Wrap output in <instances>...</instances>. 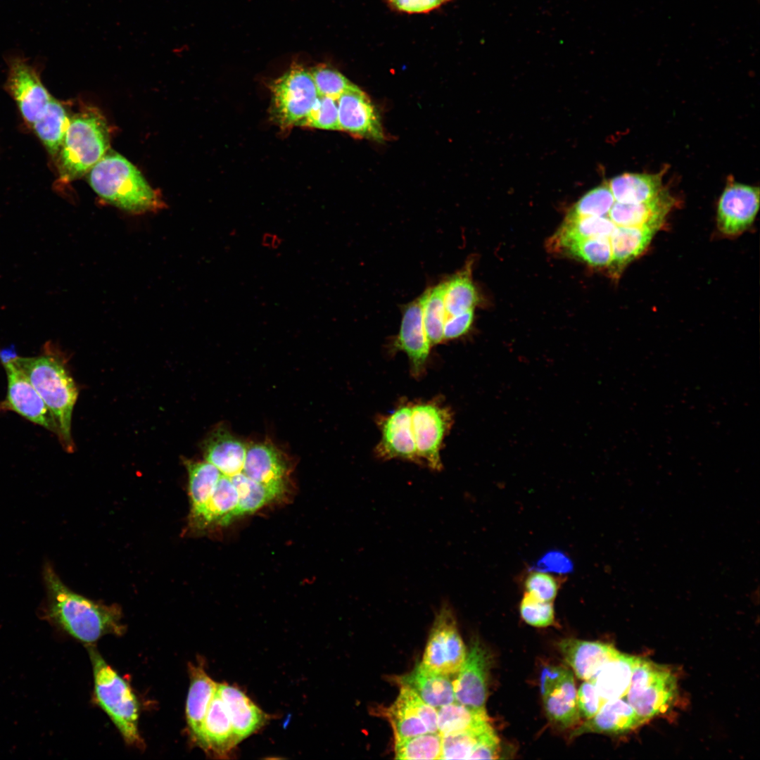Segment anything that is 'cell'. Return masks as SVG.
I'll list each match as a JSON object with an SVG mask.
<instances>
[{"label": "cell", "mask_w": 760, "mask_h": 760, "mask_svg": "<svg viewBox=\"0 0 760 760\" xmlns=\"http://www.w3.org/2000/svg\"><path fill=\"white\" fill-rule=\"evenodd\" d=\"M104 117L88 108L70 118L61 148L56 157L59 178L69 182L87 174L109 147Z\"/></svg>", "instance_id": "277c9868"}, {"label": "cell", "mask_w": 760, "mask_h": 760, "mask_svg": "<svg viewBox=\"0 0 760 760\" xmlns=\"http://www.w3.org/2000/svg\"><path fill=\"white\" fill-rule=\"evenodd\" d=\"M490 653L478 638H473L465 660L452 681L455 700L483 709L488 694Z\"/></svg>", "instance_id": "4fadbf2b"}, {"label": "cell", "mask_w": 760, "mask_h": 760, "mask_svg": "<svg viewBox=\"0 0 760 760\" xmlns=\"http://www.w3.org/2000/svg\"><path fill=\"white\" fill-rule=\"evenodd\" d=\"M4 367L7 376V392L5 399L0 402V412L13 411L58 436V427L50 410L29 379L13 362Z\"/></svg>", "instance_id": "7c38bea8"}, {"label": "cell", "mask_w": 760, "mask_h": 760, "mask_svg": "<svg viewBox=\"0 0 760 760\" xmlns=\"http://www.w3.org/2000/svg\"><path fill=\"white\" fill-rule=\"evenodd\" d=\"M472 262L452 275L445 283V307L447 316L460 314L474 309L479 296L473 283Z\"/></svg>", "instance_id": "e575fe53"}, {"label": "cell", "mask_w": 760, "mask_h": 760, "mask_svg": "<svg viewBox=\"0 0 760 760\" xmlns=\"http://www.w3.org/2000/svg\"><path fill=\"white\" fill-rule=\"evenodd\" d=\"M289 471L286 457L271 442L254 443L246 448L243 472L277 497L286 490Z\"/></svg>", "instance_id": "9a60e30c"}, {"label": "cell", "mask_w": 760, "mask_h": 760, "mask_svg": "<svg viewBox=\"0 0 760 760\" xmlns=\"http://www.w3.org/2000/svg\"><path fill=\"white\" fill-rule=\"evenodd\" d=\"M759 207V189L730 180L718 203L717 224L726 235L735 236L753 223Z\"/></svg>", "instance_id": "5bb4252c"}, {"label": "cell", "mask_w": 760, "mask_h": 760, "mask_svg": "<svg viewBox=\"0 0 760 760\" xmlns=\"http://www.w3.org/2000/svg\"><path fill=\"white\" fill-rule=\"evenodd\" d=\"M657 230L650 227L616 226L609 237L612 252L609 265L611 273L618 277L625 266L646 249Z\"/></svg>", "instance_id": "484cf974"}, {"label": "cell", "mask_w": 760, "mask_h": 760, "mask_svg": "<svg viewBox=\"0 0 760 760\" xmlns=\"http://www.w3.org/2000/svg\"><path fill=\"white\" fill-rule=\"evenodd\" d=\"M473 320L474 310L447 316L443 328V339L450 340L464 335L470 329Z\"/></svg>", "instance_id": "f907efd6"}, {"label": "cell", "mask_w": 760, "mask_h": 760, "mask_svg": "<svg viewBox=\"0 0 760 760\" xmlns=\"http://www.w3.org/2000/svg\"><path fill=\"white\" fill-rule=\"evenodd\" d=\"M538 570L552 571L560 574L569 573L573 568L570 559L563 552L551 551L546 553L538 562Z\"/></svg>", "instance_id": "f5cc1de1"}, {"label": "cell", "mask_w": 760, "mask_h": 760, "mask_svg": "<svg viewBox=\"0 0 760 760\" xmlns=\"http://www.w3.org/2000/svg\"><path fill=\"white\" fill-rule=\"evenodd\" d=\"M270 89L271 113L283 129L299 126L319 95L310 69L296 62L273 80Z\"/></svg>", "instance_id": "52a82bcc"}, {"label": "cell", "mask_w": 760, "mask_h": 760, "mask_svg": "<svg viewBox=\"0 0 760 760\" xmlns=\"http://www.w3.org/2000/svg\"><path fill=\"white\" fill-rule=\"evenodd\" d=\"M8 72L6 89L15 101L19 110L30 125L44 113L52 96L41 81L36 68L20 56L6 59Z\"/></svg>", "instance_id": "30bf717a"}, {"label": "cell", "mask_w": 760, "mask_h": 760, "mask_svg": "<svg viewBox=\"0 0 760 760\" xmlns=\"http://www.w3.org/2000/svg\"><path fill=\"white\" fill-rule=\"evenodd\" d=\"M18 357L13 346H11L9 348L0 349V361L3 366L13 362Z\"/></svg>", "instance_id": "11a10c76"}, {"label": "cell", "mask_w": 760, "mask_h": 760, "mask_svg": "<svg viewBox=\"0 0 760 760\" xmlns=\"http://www.w3.org/2000/svg\"><path fill=\"white\" fill-rule=\"evenodd\" d=\"M645 722L626 700V696L606 701L598 712L574 730L571 737L594 733L616 735L628 732Z\"/></svg>", "instance_id": "44dd1931"}, {"label": "cell", "mask_w": 760, "mask_h": 760, "mask_svg": "<svg viewBox=\"0 0 760 760\" xmlns=\"http://www.w3.org/2000/svg\"><path fill=\"white\" fill-rule=\"evenodd\" d=\"M396 759H440L442 736L439 733H426L395 742Z\"/></svg>", "instance_id": "f35d334b"}, {"label": "cell", "mask_w": 760, "mask_h": 760, "mask_svg": "<svg viewBox=\"0 0 760 760\" xmlns=\"http://www.w3.org/2000/svg\"><path fill=\"white\" fill-rule=\"evenodd\" d=\"M29 379L50 410L58 427V438L67 451L74 450L71 420L78 390L63 355L51 346L34 357H18L13 362Z\"/></svg>", "instance_id": "7a4b0ae2"}, {"label": "cell", "mask_w": 760, "mask_h": 760, "mask_svg": "<svg viewBox=\"0 0 760 760\" xmlns=\"http://www.w3.org/2000/svg\"><path fill=\"white\" fill-rule=\"evenodd\" d=\"M389 5L398 11L408 13L429 12L452 0H388Z\"/></svg>", "instance_id": "816d5d0a"}, {"label": "cell", "mask_w": 760, "mask_h": 760, "mask_svg": "<svg viewBox=\"0 0 760 760\" xmlns=\"http://www.w3.org/2000/svg\"><path fill=\"white\" fill-rule=\"evenodd\" d=\"M70 118L64 106L52 97L32 128L49 153L56 158L63 144Z\"/></svg>", "instance_id": "d6a6232c"}, {"label": "cell", "mask_w": 760, "mask_h": 760, "mask_svg": "<svg viewBox=\"0 0 760 760\" xmlns=\"http://www.w3.org/2000/svg\"><path fill=\"white\" fill-rule=\"evenodd\" d=\"M540 694L547 718L566 729L576 725L581 716L571 671L562 666H547L540 674Z\"/></svg>", "instance_id": "9c48e42d"}, {"label": "cell", "mask_w": 760, "mask_h": 760, "mask_svg": "<svg viewBox=\"0 0 760 760\" xmlns=\"http://www.w3.org/2000/svg\"><path fill=\"white\" fill-rule=\"evenodd\" d=\"M310 72L320 96L338 99L354 85L343 74L326 64H319Z\"/></svg>", "instance_id": "7bdbcfd3"}, {"label": "cell", "mask_w": 760, "mask_h": 760, "mask_svg": "<svg viewBox=\"0 0 760 760\" xmlns=\"http://www.w3.org/2000/svg\"><path fill=\"white\" fill-rule=\"evenodd\" d=\"M299 126L327 130H340L338 99L318 95Z\"/></svg>", "instance_id": "b9f144b4"}, {"label": "cell", "mask_w": 760, "mask_h": 760, "mask_svg": "<svg viewBox=\"0 0 760 760\" xmlns=\"http://www.w3.org/2000/svg\"><path fill=\"white\" fill-rule=\"evenodd\" d=\"M577 706L581 717L589 719L593 717L604 703L595 685L585 680L576 692Z\"/></svg>", "instance_id": "c3c4849f"}, {"label": "cell", "mask_w": 760, "mask_h": 760, "mask_svg": "<svg viewBox=\"0 0 760 760\" xmlns=\"http://www.w3.org/2000/svg\"><path fill=\"white\" fill-rule=\"evenodd\" d=\"M229 477L239 495L236 518L255 512L278 498L267 487L248 477L243 471Z\"/></svg>", "instance_id": "74e56055"}, {"label": "cell", "mask_w": 760, "mask_h": 760, "mask_svg": "<svg viewBox=\"0 0 760 760\" xmlns=\"http://www.w3.org/2000/svg\"><path fill=\"white\" fill-rule=\"evenodd\" d=\"M411 415V406L403 405L380 422L381 438L376 450L379 457L421 462L417 452Z\"/></svg>", "instance_id": "e0dca14e"}, {"label": "cell", "mask_w": 760, "mask_h": 760, "mask_svg": "<svg viewBox=\"0 0 760 760\" xmlns=\"http://www.w3.org/2000/svg\"><path fill=\"white\" fill-rule=\"evenodd\" d=\"M558 648L576 676L583 680H590L603 664L619 653L609 644L576 638L562 640Z\"/></svg>", "instance_id": "d6986e66"}, {"label": "cell", "mask_w": 760, "mask_h": 760, "mask_svg": "<svg viewBox=\"0 0 760 760\" xmlns=\"http://www.w3.org/2000/svg\"><path fill=\"white\" fill-rule=\"evenodd\" d=\"M636 659L619 652L603 664L590 680L604 702L626 696Z\"/></svg>", "instance_id": "f1b7e54d"}, {"label": "cell", "mask_w": 760, "mask_h": 760, "mask_svg": "<svg viewBox=\"0 0 760 760\" xmlns=\"http://www.w3.org/2000/svg\"><path fill=\"white\" fill-rule=\"evenodd\" d=\"M239 493L229 476L221 474L199 517L192 523L199 528L226 525L236 518Z\"/></svg>", "instance_id": "83f0119b"}, {"label": "cell", "mask_w": 760, "mask_h": 760, "mask_svg": "<svg viewBox=\"0 0 760 760\" xmlns=\"http://www.w3.org/2000/svg\"><path fill=\"white\" fill-rule=\"evenodd\" d=\"M203 450L205 460L221 474L231 476L243 471L246 446L224 427L219 426L210 433Z\"/></svg>", "instance_id": "cb8c5ba5"}, {"label": "cell", "mask_w": 760, "mask_h": 760, "mask_svg": "<svg viewBox=\"0 0 760 760\" xmlns=\"http://www.w3.org/2000/svg\"><path fill=\"white\" fill-rule=\"evenodd\" d=\"M412 426L418 457L429 467H442L440 450L442 441L452 424L450 412L433 403L412 406Z\"/></svg>", "instance_id": "8fae6325"}, {"label": "cell", "mask_w": 760, "mask_h": 760, "mask_svg": "<svg viewBox=\"0 0 760 760\" xmlns=\"http://www.w3.org/2000/svg\"><path fill=\"white\" fill-rule=\"evenodd\" d=\"M93 190L111 205L132 213L160 208L162 201L139 170L109 149L87 172Z\"/></svg>", "instance_id": "3957f363"}, {"label": "cell", "mask_w": 760, "mask_h": 760, "mask_svg": "<svg viewBox=\"0 0 760 760\" xmlns=\"http://www.w3.org/2000/svg\"><path fill=\"white\" fill-rule=\"evenodd\" d=\"M568 253L595 267L609 266L612 252L609 238L595 237L574 243L565 248Z\"/></svg>", "instance_id": "60d3db41"}, {"label": "cell", "mask_w": 760, "mask_h": 760, "mask_svg": "<svg viewBox=\"0 0 760 760\" xmlns=\"http://www.w3.org/2000/svg\"><path fill=\"white\" fill-rule=\"evenodd\" d=\"M381 714L392 727L395 742L429 733L414 710L398 696L390 707L381 709Z\"/></svg>", "instance_id": "8d00e7d4"}, {"label": "cell", "mask_w": 760, "mask_h": 760, "mask_svg": "<svg viewBox=\"0 0 760 760\" xmlns=\"http://www.w3.org/2000/svg\"><path fill=\"white\" fill-rule=\"evenodd\" d=\"M561 584L562 578L538 569L531 571L524 581L526 593L547 602L553 601Z\"/></svg>", "instance_id": "bcb514c9"}, {"label": "cell", "mask_w": 760, "mask_h": 760, "mask_svg": "<svg viewBox=\"0 0 760 760\" xmlns=\"http://www.w3.org/2000/svg\"><path fill=\"white\" fill-rule=\"evenodd\" d=\"M664 171L656 174L623 173L612 178L608 185L616 202L637 203L652 199L663 189Z\"/></svg>", "instance_id": "f546056e"}, {"label": "cell", "mask_w": 760, "mask_h": 760, "mask_svg": "<svg viewBox=\"0 0 760 760\" xmlns=\"http://www.w3.org/2000/svg\"><path fill=\"white\" fill-rule=\"evenodd\" d=\"M466 655L455 615L444 603L436 614L421 663L432 671L450 677L459 671Z\"/></svg>", "instance_id": "ba28073f"}, {"label": "cell", "mask_w": 760, "mask_h": 760, "mask_svg": "<svg viewBox=\"0 0 760 760\" xmlns=\"http://www.w3.org/2000/svg\"><path fill=\"white\" fill-rule=\"evenodd\" d=\"M486 730L442 735V752L440 759H469L480 735Z\"/></svg>", "instance_id": "f6af8a7d"}, {"label": "cell", "mask_w": 760, "mask_h": 760, "mask_svg": "<svg viewBox=\"0 0 760 760\" xmlns=\"http://www.w3.org/2000/svg\"><path fill=\"white\" fill-rule=\"evenodd\" d=\"M45 616L72 637L91 643L108 633L121 634L118 607L95 602L70 590L47 563L43 569Z\"/></svg>", "instance_id": "6da1fadb"}, {"label": "cell", "mask_w": 760, "mask_h": 760, "mask_svg": "<svg viewBox=\"0 0 760 760\" xmlns=\"http://www.w3.org/2000/svg\"><path fill=\"white\" fill-rule=\"evenodd\" d=\"M438 732L441 735L469 731H483L492 727L486 709H474L456 701L437 708Z\"/></svg>", "instance_id": "4dcf8cb0"}, {"label": "cell", "mask_w": 760, "mask_h": 760, "mask_svg": "<svg viewBox=\"0 0 760 760\" xmlns=\"http://www.w3.org/2000/svg\"><path fill=\"white\" fill-rule=\"evenodd\" d=\"M500 751V740L491 727L480 735L469 759H499Z\"/></svg>", "instance_id": "681fc988"}, {"label": "cell", "mask_w": 760, "mask_h": 760, "mask_svg": "<svg viewBox=\"0 0 760 760\" xmlns=\"http://www.w3.org/2000/svg\"><path fill=\"white\" fill-rule=\"evenodd\" d=\"M676 695L677 680L669 669L637 657L626 698L645 723L668 711Z\"/></svg>", "instance_id": "8992f818"}, {"label": "cell", "mask_w": 760, "mask_h": 760, "mask_svg": "<svg viewBox=\"0 0 760 760\" xmlns=\"http://www.w3.org/2000/svg\"><path fill=\"white\" fill-rule=\"evenodd\" d=\"M189 475L191 521L201 514L220 476V470L206 460H185Z\"/></svg>", "instance_id": "836d02e7"}, {"label": "cell", "mask_w": 760, "mask_h": 760, "mask_svg": "<svg viewBox=\"0 0 760 760\" xmlns=\"http://www.w3.org/2000/svg\"><path fill=\"white\" fill-rule=\"evenodd\" d=\"M94 672L96 699L124 740L130 745L141 742L138 731L139 704L128 683L94 648L89 650Z\"/></svg>", "instance_id": "5b68a950"}, {"label": "cell", "mask_w": 760, "mask_h": 760, "mask_svg": "<svg viewBox=\"0 0 760 760\" xmlns=\"http://www.w3.org/2000/svg\"><path fill=\"white\" fill-rule=\"evenodd\" d=\"M523 620L535 627H546L553 623L555 611L552 602L541 600L525 593L519 605Z\"/></svg>", "instance_id": "ee69618b"}, {"label": "cell", "mask_w": 760, "mask_h": 760, "mask_svg": "<svg viewBox=\"0 0 760 760\" xmlns=\"http://www.w3.org/2000/svg\"><path fill=\"white\" fill-rule=\"evenodd\" d=\"M431 346L424 327L419 296L402 308L400 330L393 348L405 353L410 361L412 373L417 376L424 368Z\"/></svg>", "instance_id": "ac0fdd59"}, {"label": "cell", "mask_w": 760, "mask_h": 760, "mask_svg": "<svg viewBox=\"0 0 760 760\" xmlns=\"http://www.w3.org/2000/svg\"><path fill=\"white\" fill-rule=\"evenodd\" d=\"M189 673L191 682L186 716L191 737L196 742L210 703L217 691V683L208 676L201 666L190 664Z\"/></svg>", "instance_id": "4316f807"}, {"label": "cell", "mask_w": 760, "mask_h": 760, "mask_svg": "<svg viewBox=\"0 0 760 760\" xmlns=\"http://www.w3.org/2000/svg\"><path fill=\"white\" fill-rule=\"evenodd\" d=\"M196 742L218 757H225L239 743L217 691L210 703Z\"/></svg>", "instance_id": "ffe728a7"}, {"label": "cell", "mask_w": 760, "mask_h": 760, "mask_svg": "<svg viewBox=\"0 0 760 760\" xmlns=\"http://www.w3.org/2000/svg\"><path fill=\"white\" fill-rule=\"evenodd\" d=\"M616 225L607 216L566 217L552 238L558 248H566L577 241L595 237L609 238Z\"/></svg>", "instance_id": "1f68e13d"}, {"label": "cell", "mask_w": 760, "mask_h": 760, "mask_svg": "<svg viewBox=\"0 0 760 760\" xmlns=\"http://www.w3.org/2000/svg\"><path fill=\"white\" fill-rule=\"evenodd\" d=\"M398 685L409 687L425 702L438 708L455 700L452 681L417 663L409 673L395 678Z\"/></svg>", "instance_id": "d4e9b609"}, {"label": "cell", "mask_w": 760, "mask_h": 760, "mask_svg": "<svg viewBox=\"0 0 760 760\" xmlns=\"http://www.w3.org/2000/svg\"><path fill=\"white\" fill-rule=\"evenodd\" d=\"M444 295L445 283L443 281L427 288L419 296L424 327L431 346L444 340L443 328L447 317Z\"/></svg>", "instance_id": "d590c367"}, {"label": "cell", "mask_w": 760, "mask_h": 760, "mask_svg": "<svg viewBox=\"0 0 760 760\" xmlns=\"http://www.w3.org/2000/svg\"><path fill=\"white\" fill-rule=\"evenodd\" d=\"M398 697L402 699L424 722L429 733L438 732L437 709L425 702L407 686L400 685Z\"/></svg>", "instance_id": "7dc6e473"}, {"label": "cell", "mask_w": 760, "mask_h": 760, "mask_svg": "<svg viewBox=\"0 0 760 760\" xmlns=\"http://www.w3.org/2000/svg\"><path fill=\"white\" fill-rule=\"evenodd\" d=\"M282 239L280 236L270 232L264 233L261 239V245L263 247L271 250L279 248L282 244Z\"/></svg>", "instance_id": "db71d44e"}, {"label": "cell", "mask_w": 760, "mask_h": 760, "mask_svg": "<svg viewBox=\"0 0 760 760\" xmlns=\"http://www.w3.org/2000/svg\"><path fill=\"white\" fill-rule=\"evenodd\" d=\"M217 691L239 742L264 725L265 713L240 689L227 683H217Z\"/></svg>", "instance_id": "603a6c76"}, {"label": "cell", "mask_w": 760, "mask_h": 760, "mask_svg": "<svg viewBox=\"0 0 760 760\" xmlns=\"http://www.w3.org/2000/svg\"><path fill=\"white\" fill-rule=\"evenodd\" d=\"M614 201L608 184L604 183L582 196L566 217L607 216Z\"/></svg>", "instance_id": "ab89813d"}, {"label": "cell", "mask_w": 760, "mask_h": 760, "mask_svg": "<svg viewBox=\"0 0 760 760\" xmlns=\"http://www.w3.org/2000/svg\"><path fill=\"white\" fill-rule=\"evenodd\" d=\"M673 204V198L663 189L656 197L645 202H616L608 215L616 226L650 227L659 229Z\"/></svg>", "instance_id": "7402d4cb"}, {"label": "cell", "mask_w": 760, "mask_h": 760, "mask_svg": "<svg viewBox=\"0 0 760 760\" xmlns=\"http://www.w3.org/2000/svg\"><path fill=\"white\" fill-rule=\"evenodd\" d=\"M340 130L353 135L382 140L384 134L380 118L369 97L357 86L338 98Z\"/></svg>", "instance_id": "2e32d148"}]
</instances>
